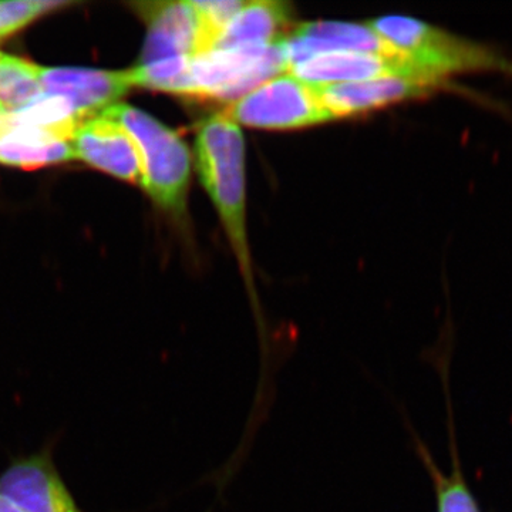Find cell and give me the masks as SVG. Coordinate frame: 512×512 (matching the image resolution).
Wrapping results in <instances>:
<instances>
[{
  "label": "cell",
  "instance_id": "6da1fadb",
  "mask_svg": "<svg viewBox=\"0 0 512 512\" xmlns=\"http://www.w3.org/2000/svg\"><path fill=\"white\" fill-rule=\"evenodd\" d=\"M194 153L201 183L220 214L242 275L252 288L251 251L247 234L245 140L241 128L224 111L215 113L198 127Z\"/></svg>",
  "mask_w": 512,
  "mask_h": 512
},
{
  "label": "cell",
  "instance_id": "7a4b0ae2",
  "mask_svg": "<svg viewBox=\"0 0 512 512\" xmlns=\"http://www.w3.org/2000/svg\"><path fill=\"white\" fill-rule=\"evenodd\" d=\"M369 26L426 76L450 79L451 74L477 72L512 76V60L497 50L423 20L390 15L373 19Z\"/></svg>",
  "mask_w": 512,
  "mask_h": 512
},
{
  "label": "cell",
  "instance_id": "3957f363",
  "mask_svg": "<svg viewBox=\"0 0 512 512\" xmlns=\"http://www.w3.org/2000/svg\"><path fill=\"white\" fill-rule=\"evenodd\" d=\"M100 114L117 121L133 138L143 174L141 187L161 208L181 214L192 170V156L183 138L146 111L128 104L117 103Z\"/></svg>",
  "mask_w": 512,
  "mask_h": 512
},
{
  "label": "cell",
  "instance_id": "277c9868",
  "mask_svg": "<svg viewBox=\"0 0 512 512\" xmlns=\"http://www.w3.org/2000/svg\"><path fill=\"white\" fill-rule=\"evenodd\" d=\"M237 124L264 130H292L333 121L318 89L286 72L232 101L224 111Z\"/></svg>",
  "mask_w": 512,
  "mask_h": 512
},
{
  "label": "cell",
  "instance_id": "5b68a950",
  "mask_svg": "<svg viewBox=\"0 0 512 512\" xmlns=\"http://www.w3.org/2000/svg\"><path fill=\"white\" fill-rule=\"evenodd\" d=\"M288 69L281 42L268 47L210 50L191 59L195 99L235 101Z\"/></svg>",
  "mask_w": 512,
  "mask_h": 512
},
{
  "label": "cell",
  "instance_id": "8992f818",
  "mask_svg": "<svg viewBox=\"0 0 512 512\" xmlns=\"http://www.w3.org/2000/svg\"><path fill=\"white\" fill-rule=\"evenodd\" d=\"M0 494L28 512H83L57 470L52 444L13 458L0 473Z\"/></svg>",
  "mask_w": 512,
  "mask_h": 512
},
{
  "label": "cell",
  "instance_id": "52a82bcc",
  "mask_svg": "<svg viewBox=\"0 0 512 512\" xmlns=\"http://www.w3.org/2000/svg\"><path fill=\"white\" fill-rule=\"evenodd\" d=\"M320 100L333 119L357 116L402 101L420 99L437 92L453 90L450 79L382 76L363 82L316 86Z\"/></svg>",
  "mask_w": 512,
  "mask_h": 512
},
{
  "label": "cell",
  "instance_id": "ba28073f",
  "mask_svg": "<svg viewBox=\"0 0 512 512\" xmlns=\"http://www.w3.org/2000/svg\"><path fill=\"white\" fill-rule=\"evenodd\" d=\"M136 8L148 28L138 64L205 52L200 19L191 2L138 3Z\"/></svg>",
  "mask_w": 512,
  "mask_h": 512
},
{
  "label": "cell",
  "instance_id": "9c48e42d",
  "mask_svg": "<svg viewBox=\"0 0 512 512\" xmlns=\"http://www.w3.org/2000/svg\"><path fill=\"white\" fill-rule=\"evenodd\" d=\"M281 46L289 69L308 57L330 52L372 53L404 60L394 47L370 28L369 23H303L281 40Z\"/></svg>",
  "mask_w": 512,
  "mask_h": 512
},
{
  "label": "cell",
  "instance_id": "30bf717a",
  "mask_svg": "<svg viewBox=\"0 0 512 512\" xmlns=\"http://www.w3.org/2000/svg\"><path fill=\"white\" fill-rule=\"evenodd\" d=\"M43 92L63 97L84 120L116 106L131 89L127 70L72 69V67H39Z\"/></svg>",
  "mask_w": 512,
  "mask_h": 512
},
{
  "label": "cell",
  "instance_id": "8fae6325",
  "mask_svg": "<svg viewBox=\"0 0 512 512\" xmlns=\"http://www.w3.org/2000/svg\"><path fill=\"white\" fill-rule=\"evenodd\" d=\"M74 156L128 183L140 184V156L130 134L117 121L99 114L83 120L72 138Z\"/></svg>",
  "mask_w": 512,
  "mask_h": 512
},
{
  "label": "cell",
  "instance_id": "7c38bea8",
  "mask_svg": "<svg viewBox=\"0 0 512 512\" xmlns=\"http://www.w3.org/2000/svg\"><path fill=\"white\" fill-rule=\"evenodd\" d=\"M289 73L313 86L363 82L382 76L429 77L404 60L360 52L320 53L293 64Z\"/></svg>",
  "mask_w": 512,
  "mask_h": 512
},
{
  "label": "cell",
  "instance_id": "4fadbf2b",
  "mask_svg": "<svg viewBox=\"0 0 512 512\" xmlns=\"http://www.w3.org/2000/svg\"><path fill=\"white\" fill-rule=\"evenodd\" d=\"M295 10L291 3L278 0L245 2L244 8L231 20L211 50L268 47L285 39L293 23Z\"/></svg>",
  "mask_w": 512,
  "mask_h": 512
},
{
  "label": "cell",
  "instance_id": "5bb4252c",
  "mask_svg": "<svg viewBox=\"0 0 512 512\" xmlns=\"http://www.w3.org/2000/svg\"><path fill=\"white\" fill-rule=\"evenodd\" d=\"M72 141L42 128L8 124L0 130V163L25 170L74 160Z\"/></svg>",
  "mask_w": 512,
  "mask_h": 512
},
{
  "label": "cell",
  "instance_id": "9a60e30c",
  "mask_svg": "<svg viewBox=\"0 0 512 512\" xmlns=\"http://www.w3.org/2000/svg\"><path fill=\"white\" fill-rule=\"evenodd\" d=\"M447 409L451 451V468L448 474L440 470L434 458L431 457L430 451L427 450L424 443L417 439L416 434H413L417 456L423 461V466L426 467L431 483H433L436 512H483L467 483L463 468H461L453 416H451L450 394H447Z\"/></svg>",
  "mask_w": 512,
  "mask_h": 512
},
{
  "label": "cell",
  "instance_id": "2e32d148",
  "mask_svg": "<svg viewBox=\"0 0 512 512\" xmlns=\"http://www.w3.org/2000/svg\"><path fill=\"white\" fill-rule=\"evenodd\" d=\"M83 120L69 101L46 93L32 101L25 109L6 116L8 124L42 128L69 141H72L74 131Z\"/></svg>",
  "mask_w": 512,
  "mask_h": 512
},
{
  "label": "cell",
  "instance_id": "e0dca14e",
  "mask_svg": "<svg viewBox=\"0 0 512 512\" xmlns=\"http://www.w3.org/2000/svg\"><path fill=\"white\" fill-rule=\"evenodd\" d=\"M43 93L39 66L18 57H0V113L9 116L25 109Z\"/></svg>",
  "mask_w": 512,
  "mask_h": 512
},
{
  "label": "cell",
  "instance_id": "ac0fdd59",
  "mask_svg": "<svg viewBox=\"0 0 512 512\" xmlns=\"http://www.w3.org/2000/svg\"><path fill=\"white\" fill-rule=\"evenodd\" d=\"M192 57H171L147 64H137L127 70L131 86L187 96L195 99V84L191 74Z\"/></svg>",
  "mask_w": 512,
  "mask_h": 512
},
{
  "label": "cell",
  "instance_id": "d6986e66",
  "mask_svg": "<svg viewBox=\"0 0 512 512\" xmlns=\"http://www.w3.org/2000/svg\"><path fill=\"white\" fill-rule=\"evenodd\" d=\"M192 8L200 19L204 53L210 52L231 20L244 8V0H192Z\"/></svg>",
  "mask_w": 512,
  "mask_h": 512
},
{
  "label": "cell",
  "instance_id": "ffe728a7",
  "mask_svg": "<svg viewBox=\"0 0 512 512\" xmlns=\"http://www.w3.org/2000/svg\"><path fill=\"white\" fill-rule=\"evenodd\" d=\"M63 5L64 3L59 2H29V0L0 2V40L25 28L47 10Z\"/></svg>",
  "mask_w": 512,
  "mask_h": 512
},
{
  "label": "cell",
  "instance_id": "44dd1931",
  "mask_svg": "<svg viewBox=\"0 0 512 512\" xmlns=\"http://www.w3.org/2000/svg\"><path fill=\"white\" fill-rule=\"evenodd\" d=\"M0 512H28L23 510L19 504L15 501L10 500L6 495L0 494Z\"/></svg>",
  "mask_w": 512,
  "mask_h": 512
},
{
  "label": "cell",
  "instance_id": "7402d4cb",
  "mask_svg": "<svg viewBox=\"0 0 512 512\" xmlns=\"http://www.w3.org/2000/svg\"><path fill=\"white\" fill-rule=\"evenodd\" d=\"M2 56H3V53H0V57H2Z\"/></svg>",
  "mask_w": 512,
  "mask_h": 512
}]
</instances>
